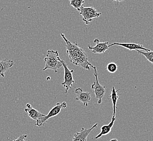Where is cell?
<instances>
[{"label":"cell","instance_id":"cell-13","mask_svg":"<svg viewBox=\"0 0 153 141\" xmlns=\"http://www.w3.org/2000/svg\"><path fill=\"white\" fill-rule=\"evenodd\" d=\"M14 65V62L12 60L6 59L4 60H0V76L5 77V73L7 70L12 68Z\"/></svg>","mask_w":153,"mask_h":141},{"label":"cell","instance_id":"cell-1","mask_svg":"<svg viewBox=\"0 0 153 141\" xmlns=\"http://www.w3.org/2000/svg\"><path fill=\"white\" fill-rule=\"evenodd\" d=\"M66 44L67 53L69 57L71 62L74 65L81 66L83 69L90 70L91 68H93V66L91 62H89L88 57L87 53L84 49L79 46L76 42L71 43L66 38L65 35L61 34Z\"/></svg>","mask_w":153,"mask_h":141},{"label":"cell","instance_id":"cell-4","mask_svg":"<svg viewBox=\"0 0 153 141\" xmlns=\"http://www.w3.org/2000/svg\"><path fill=\"white\" fill-rule=\"evenodd\" d=\"M94 70V75L95 76V81L91 86V89L93 93L95 94V98L98 99V104H101L102 103V98L104 97L105 94L106 92L105 86L101 85L98 80V73L97 68L94 66L93 68Z\"/></svg>","mask_w":153,"mask_h":141},{"label":"cell","instance_id":"cell-19","mask_svg":"<svg viewBox=\"0 0 153 141\" xmlns=\"http://www.w3.org/2000/svg\"><path fill=\"white\" fill-rule=\"evenodd\" d=\"M112 1H116L117 2H118V3H119V2H122L123 1H124V0H112Z\"/></svg>","mask_w":153,"mask_h":141},{"label":"cell","instance_id":"cell-20","mask_svg":"<svg viewBox=\"0 0 153 141\" xmlns=\"http://www.w3.org/2000/svg\"><path fill=\"white\" fill-rule=\"evenodd\" d=\"M110 141H118V140L116 139V138H113V139H112V140H111Z\"/></svg>","mask_w":153,"mask_h":141},{"label":"cell","instance_id":"cell-15","mask_svg":"<svg viewBox=\"0 0 153 141\" xmlns=\"http://www.w3.org/2000/svg\"><path fill=\"white\" fill-rule=\"evenodd\" d=\"M70 2V4L74 8L77 9V11H80L81 8L83 6V4L85 3L84 0H69Z\"/></svg>","mask_w":153,"mask_h":141},{"label":"cell","instance_id":"cell-18","mask_svg":"<svg viewBox=\"0 0 153 141\" xmlns=\"http://www.w3.org/2000/svg\"><path fill=\"white\" fill-rule=\"evenodd\" d=\"M27 135L26 134L20 135L19 138H16V140H13L12 141H27L25 140V139L27 138Z\"/></svg>","mask_w":153,"mask_h":141},{"label":"cell","instance_id":"cell-12","mask_svg":"<svg viewBox=\"0 0 153 141\" xmlns=\"http://www.w3.org/2000/svg\"><path fill=\"white\" fill-rule=\"evenodd\" d=\"M116 117H112V118L110 123L107 125H104V126H102L100 132L98 135L95 136L94 138L97 140V139L100 138L103 136H106V135H108V134H110L111 131V130L113 127V125L114 124V122L116 121Z\"/></svg>","mask_w":153,"mask_h":141},{"label":"cell","instance_id":"cell-10","mask_svg":"<svg viewBox=\"0 0 153 141\" xmlns=\"http://www.w3.org/2000/svg\"><path fill=\"white\" fill-rule=\"evenodd\" d=\"M121 46L126 49H129V51H133V50H146V51L149 52L150 51V49H148L145 48L144 46L140 44L135 43H114L111 44L108 47H110L111 46Z\"/></svg>","mask_w":153,"mask_h":141},{"label":"cell","instance_id":"cell-8","mask_svg":"<svg viewBox=\"0 0 153 141\" xmlns=\"http://www.w3.org/2000/svg\"><path fill=\"white\" fill-rule=\"evenodd\" d=\"M94 42L96 43L95 46H91V45H88V48L92 51V52L95 54H102L105 52L108 49V42L100 43L98 39H95Z\"/></svg>","mask_w":153,"mask_h":141},{"label":"cell","instance_id":"cell-11","mask_svg":"<svg viewBox=\"0 0 153 141\" xmlns=\"http://www.w3.org/2000/svg\"><path fill=\"white\" fill-rule=\"evenodd\" d=\"M24 110L26 112L28 113V116L32 120H35L36 121L40 120V118H43L45 116V115L42 114L36 109L33 108L30 103H27L26 104V107L25 109Z\"/></svg>","mask_w":153,"mask_h":141},{"label":"cell","instance_id":"cell-17","mask_svg":"<svg viewBox=\"0 0 153 141\" xmlns=\"http://www.w3.org/2000/svg\"><path fill=\"white\" fill-rule=\"evenodd\" d=\"M106 70L111 73H114L118 70V66L115 62H110L106 66Z\"/></svg>","mask_w":153,"mask_h":141},{"label":"cell","instance_id":"cell-6","mask_svg":"<svg viewBox=\"0 0 153 141\" xmlns=\"http://www.w3.org/2000/svg\"><path fill=\"white\" fill-rule=\"evenodd\" d=\"M62 63L65 70V76H64V82L62 83V85L65 89V93H67L69 89L73 87L75 80H74L73 74L74 73L73 70H69L68 67V65L64 60H62Z\"/></svg>","mask_w":153,"mask_h":141},{"label":"cell","instance_id":"cell-3","mask_svg":"<svg viewBox=\"0 0 153 141\" xmlns=\"http://www.w3.org/2000/svg\"><path fill=\"white\" fill-rule=\"evenodd\" d=\"M80 15L82 16L83 21L86 25L91 23L93 18H99L101 16V12H98V10L93 7H85L82 6L80 9Z\"/></svg>","mask_w":153,"mask_h":141},{"label":"cell","instance_id":"cell-7","mask_svg":"<svg viewBox=\"0 0 153 141\" xmlns=\"http://www.w3.org/2000/svg\"><path fill=\"white\" fill-rule=\"evenodd\" d=\"M75 93L76 95V100L82 103L84 106L87 107L88 106L89 103L91 99V93L88 92H84L81 88H77Z\"/></svg>","mask_w":153,"mask_h":141},{"label":"cell","instance_id":"cell-9","mask_svg":"<svg viewBox=\"0 0 153 141\" xmlns=\"http://www.w3.org/2000/svg\"><path fill=\"white\" fill-rule=\"evenodd\" d=\"M98 126V123H96L92 126L91 128L85 129L82 128L80 132H77L74 134L72 141H87V137L93 129Z\"/></svg>","mask_w":153,"mask_h":141},{"label":"cell","instance_id":"cell-14","mask_svg":"<svg viewBox=\"0 0 153 141\" xmlns=\"http://www.w3.org/2000/svg\"><path fill=\"white\" fill-rule=\"evenodd\" d=\"M120 90H116L115 87L114 86H112V90L110 92V97L111 99L112 102V104H113V117H116V111L117 108V103L119 99V95L118 94V92L120 91Z\"/></svg>","mask_w":153,"mask_h":141},{"label":"cell","instance_id":"cell-16","mask_svg":"<svg viewBox=\"0 0 153 141\" xmlns=\"http://www.w3.org/2000/svg\"><path fill=\"white\" fill-rule=\"evenodd\" d=\"M137 51L140 54H141L144 56L147 60L149 61L150 63H152L153 65V51H150L149 52H147V51L143 52L140 50H137Z\"/></svg>","mask_w":153,"mask_h":141},{"label":"cell","instance_id":"cell-5","mask_svg":"<svg viewBox=\"0 0 153 141\" xmlns=\"http://www.w3.org/2000/svg\"><path fill=\"white\" fill-rule=\"evenodd\" d=\"M67 104L65 101L62 103H57L55 106L53 107L52 109H51V110L50 111L49 114H48L47 115H45L43 118H40V120L36 121V122L34 123V125L38 126H43L44 124L46 122L49 118L57 116L61 111L62 109H65V107H67Z\"/></svg>","mask_w":153,"mask_h":141},{"label":"cell","instance_id":"cell-2","mask_svg":"<svg viewBox=\"0 0 153 141\" xmlns=\"http://www.w3.org/2000/svg\"><path fill=\"white\" fill-rule=\"evenodd\" d=\"M45 67L43 70H52L57 73L59 68L63 66L62 60L59 57L57 51L48 50L46 57L44 59Z\"/></svg>","mask_w":153,"mask_h":141}]
</instances>
